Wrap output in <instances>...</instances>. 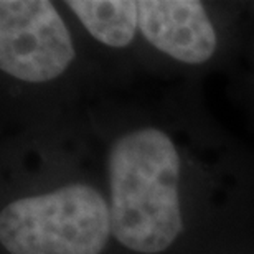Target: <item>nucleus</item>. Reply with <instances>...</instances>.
<instances>
[{
  "instance_id": "nucleus-1",
  "label": "nucleus",
  "mask_w": 254,
  "mask_h": 254,
  "mask_svg": "<svg viewBox=\"0 0 254 254\" xmlns=\"http://www.w3.org/2000/svg\"><path fill=\"white\" fill-rule=\"evenodd\" d=\"M190 162L179 137L157 124L119 132L106 152L114 241L130 254H165L190 228Z\"/></svg>"
},
{
  "instance_id": "nucleus-2",
  "label": "nucleus",
  "mask_w": 254,
  "mask_h": 254,
  "mask_svg": "<svg viewBox=\"0 0 254 254\" xmlns=\"http://www.w3.org/2000/svg\"><path fill=\"white\" fill-rule=\"evenodd\" d=\"M111 240L108 191L84 179L25 191L0 210L5 254H103Z\"/></svg>"
},
{
  "instance_id": "nucleus-3",
  "label": "nucleus",
  "mask_w": 254,
  "mask_h": 254,
  "mask_svg": "<svg viewBox=\"0 0 254 254\" xmlns=\"http://www.w3.org/2000/svg\"><path fill=\"white\" fill-rule=\"evenodd\" d=\"M76 45L66 18L48 0L0 2V71L22 84H48L68 73Z\"/></svg>"
},
{
  "instance_id": "nucleus-4",
  "label": "nucleus",
  "mask_w": 254,
  "mask_h": 254,
  "mask_svg": "<svg viewBox=\"0 0 254 254\" xmlns=\"http://www.w3.org/2000/svg\"><path fill=\"white\" fill-rule=\"evenodd\" d=\"M139 37L185 66L208 63L220 47L215 20L196 0H139Z\"/></svg>"
},
{
  "instance_id": "nucleus-5",
  "label": "nucleus",
  "mask_w": 254,
  "mask_h": 254,
  "mask_svg": "<svg viewBox=\"0 0 254 254\" xmlns=\"http://www.w3.org/2000/svg\"><path fill=\"white\" fill-rule=\"evenodd\" d=\"M63 5L103 47L126 50L139 37V0H73Z\"/></svg>"
}]
</instances>
